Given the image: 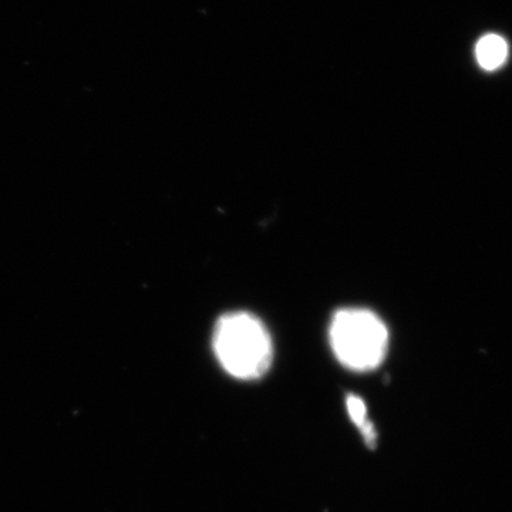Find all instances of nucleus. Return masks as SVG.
Returning a JSON list of instances; mask_svg holds the SVG:
<instances>
[{
    "label": "nucleus",
    "mask_w": 512,
    "mask_h": 512,
    "mask_svg": "<svg viewBox=\"0 0 512 512\" xmlns=\"http://www.w3.org/2000/svg\"><path fill=\"white\" fill-rule=\"evenodd\" d=\"M212 348L222 369L239 380L266 375L274 359V345L261 319L248 312L222 316L215 326Z\"/></svg>",
    "instance_id": "1"
},
{
    "label": "nucleus",
    "mask_w": 512,
    "mask_h": 512,
    "mask_svg": "<svg viewBox=\"0 0 512 512\" xmlns=\"http://www.w3.org/2000/svg\"><path fill=\"white\" fill-rule=\"evenodd\" d=\"M346 410L356 429L362 434L363 441L367 447L377 446V430L373 421L370 420L365 400L357 394H349L346 397Z\"/></svg>",
    "instance_id": "3"
},
{
    "label": "nucleus",
    "mask_w": 512,
    "mask_h": 512,
    "mask_svg": "<svg viewBox=\"0 0 512 512\" xmlns=\"http://www.w3.org/2000/svg\"><path fill=\"white\" fill-rule=\"evenodd\" d=\"M330 346L340 365L353 372H372L389 349V330L375 312L349 308L336 312L330 323Z\"/></svg>",
    "instance_id": "2"
},
{
    "label": "nucleus",
    "mask_w": 512,
    "mask_h": 512,
    "mask_svg": "<svg viewBox=\"0 0 512 512\" xmlns=\"http://www.w3.org/2000/svg\"><path fill=\"white\" fill-rule=\"evenodd\" d=\"M507 53V43L500 36H485L477 45L478 63L487 70H494L500 67L505 62V59H507Z\"/></svg>",
    "instance_id": "4"
}]
</instances>
